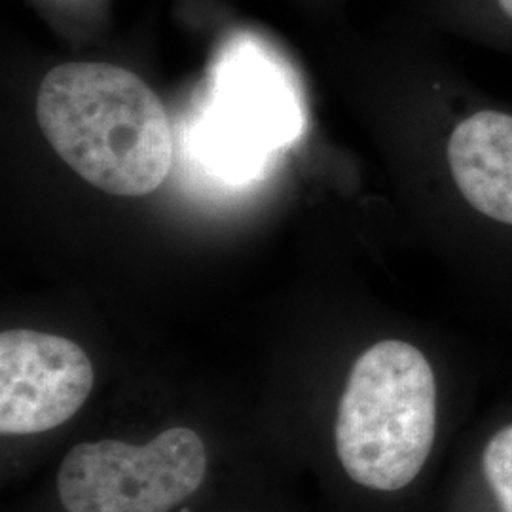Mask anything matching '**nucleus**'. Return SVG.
Wrapping results in <instances>:
<instances>
[{
	"label": "nucleus",
	"mask_w": 512,
	"mask_h": 512,
	"mask_svg": "<svg viewBox=\"0 0 512 512\" xmlns=\"http://www.w3.org/2000/svg\"><path fill=\"white\" fill-rule=\"evenodd\" d=\"M92 387V361L71 340L27 329L0 334L2 435H37L63 425Z\"/></svg>",
	"instance_id": "5"
},
{
	"label": "nucleus",
	"mask_w": 512,
	"mask_h": 512,
	"mask_svg": "<svg viewBox=\"0 0 512 512\" xmlns=\"http://www.w3.org/2000/svg\"><path fill=\"white\" fill-rule=\"evenodd\" d=\"M300 131V103L281 67L255 44L234 42L219 59L196 133L203 160L224 179L247 181Z\"/></svg>",
	"instance_id": "3"
},
{
	"label": "nucleus",
	"mask_w": 512,
	"mask_h": 512,
	"mask_svg": "<svg viewBox=\"0 0 512 512\" xmlns=\"http://www.w3.org/2000/svg\"><path fill=\"white\" fill-rule=\"evenodd\" d=\"M492 8L512 27V0H492Z\"/></svg>",
	"instance_id": "8"
},
{
	"label": "nucleus",
	"mask_w": 512,
	"mask_h": 512,
	"mask_svg": "<svg viewBox=\"0 0 512 512\" xmlns=\"http://www.w3.org/2000/svg\"><path fill=\"white\" fill-rule=\"evenodd\" d=\"M448 160L465 200L512 226V116L482 110L463 120L450 137Z\"/></svg>",
	"instance_id": "6"
},
{
	"label": "nucleus",
	"mask_w": 512,
	"mask_h": 512,
	"mask_svg": "<svg viewBox=\"0 0 512 512\" xmlns=\"http://www.w3.org/2000/svg\"><path fill=\"white\" fill-rule=\"evenodd\" d=\"M205 473L202 437L173 427L145 446L76 444L59 467L57 494L67 512H169L202 486Z\"/></svg>",
	"instance_id": "4"
},
{
	"label": "nucleus",
	"mask_w": 512,
	"mask_h": 512,
	"mask_svg": "<svg viewBox=\"0 0 512 512\" xmlns=\"http://www.w3.org/2000/svg\"><path fill=\"white\" fill-rule=\"evenodd\" d=\"M37 120L57 156L112 196H147L173 162L160 97L122 67L65 63L44 76Z\"/></svg>",
	"instance_id": "1"
},
{
	"label": "nucleus",
	"mask_w": 512,
	"mask_h": 512,
	"mask_svg": "<svg viewBox=\"0 0 512 512\" xmlns=\"http://www.w3.org/2000/svg\"><path fill=\"white\" fill-rule=\"evenodd\" d=\"M482 471L501 512H512V425L499 429L486 444Z\"/></svg>",
	"instance_id": "7"
},
{
	"label": "nucleus",
	"mask_w": 512,
	"mask_h": 512,
	"mask_svg": "<svg viewBox=\"0 0 512 512\" xmlns=\"http://www.w3.org/2000/svg\"><path fill=\"white\" fill-rule=\"evenodd\" d=\"M437 431V384L420 349L385 340L349 372L338 404L336 454L349 478L397 492L420 475Z\"/></svg>",
	"instance_id": "2"
}]
</instances>
